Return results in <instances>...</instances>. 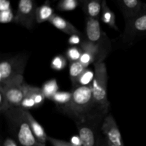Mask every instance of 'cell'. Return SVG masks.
Returning <instances> with one entry per match:
<instances>
[{
  "label": "cell",
  "mask_w": 146,
  "mask_h": 146,
  "mask_svg": "<svg viewBox=\"0 0 146 146\" xmlns=\"http://www.w3.org/2000/svg\"><path fill=\"white\" fill-rule=\"evenodd\" d=\"M71 94L72 96L69 103L59 108L74 118L75 122L82 121L93 114L100 113L94 104L91 86L75 87Z\"/></svg>",
  "instance_id": "1"
},
{
  "label": "cell",
  "mask_w": 146,
  "mask_h": 146,
  "mask_svg": "<svg viewBox=\"0 0 146 146\" xmlns=\"http://www.w3.org/2000/svg\"><path fill=\"white\" fill-rule=\"evenodd\" d=\"M94 81L91 84L93 97L97 111L101 114L108 113L109 108V101L107 96V84H108V74L106 66L103 62L94 64Z\"/></svg>",
  "instance_id": "2"
},
{
  "label": "cell",
  "mask_w": 146,
  "mask_h": 146,
  "mask_svg": "<svg viewBox=\"0 0 146 146\" xmlns=\"http://www.w3.org/2000/svg\"><path fill=\"white\" fill-rule=\"evenodd\" d=\"M104 115L101 113H95L82 121L76 122L78 136L83 146H101L104 138L101 136V126Z\"/></svg>",
  "instance_id": "3"
},
{
  "label": "cell",
  "mask_w": 146,
  "mask_h": 146,
  "mask_svg": "<svg viewBox=\"0 0 146 146\" xmlns=\"http://www.w3.org/2000/svg\"><path fill=\"white\" fill-rule=\"evenodd\" d=\"M9 119L17 127V138L21 146H46L39 143L31 131L29 125L24 118L22 109L12 108L6 113Z\"/></svg>",
  "instance_id": "4"
},
{
  "label": "cell",
  "mask_w": 146,
  "mask_h": 146,
  "mask_svg": "<svg viewBox=\"0 0 146 146\" xmlns=\"http://www.w3.org/2000/svg\"><path fill=\"white\" fill-rule=\"evenodd\" d=\"M27 57L17 56L0 63V85H4L18 76H23Z\"/></svg>",
  "instance_id": "5"
},
{
  "label": "cell",
  "mask_w": 146,
  "mask_h": 146,
  "mask_svg": "<svg viewBox=\"0 0 146 146\" xmlns=\"http://www.w3.org/2000/svg\"><path fill=\"white\" fill-rule=\"evenodd\" d=\"M25 85L23 76L17 77L4 85H0V91L4 94L11 108L20 107L25 96Z\"/></svg>",
  "instance_id": "6"
},
{
  "label": "cell",
  "mask_w": 146,
  "mask_h": 146,
  "mask_svg": "<svg viewBox=\"0 0 146 146\" xmlns=\"http://www.w3.org/2000/svg\"><path fill=\"white\" fill-rule=\"evenodd\" d=\"M146 34V4L144 3L142 10L137 17L125 22L123 33V41L132 43L135 38Z\"/></svg>",
  "instance_id": "7"
},
{
  "label": "cell",
  "mask_w": 146,
  "mask_h": 146,
  "mask_svg": "<svg viewBox=\"0 0 146 146\" xmlns=\"http://www.w3.org/2000/svg\"><path fill=\"white\" fill-rule=\"evenodd\" d=\"M104 42L101 44H95L89 42L86 39L83 40L80 45V48L82 50V54L79 61L86 67L92 63L103 62V60L106 56L108 50H106L103 47Z\"/></svg>",
  "instance_id": "8"
},
{
  "label": "cell",
  "mask_w": 146,
  "mask_h": 146,
  "mask_svg": "<svg viewBox=\"0 0 146 146\" xmlns=\"http://www.w3.org/2000/svg\"><path fill=\"white\" fill-rule=\"evenodd\" d=\"M36 7L35 2L32 0H21L19 2L17 13L14 16V23L28 29L34 27L36 21Z\"/></svg>",
  "instance_id": "9"
},
{
  "label": "cell",
  "mask_w": 146,
  "mask_h": 146,
  "mask_svg": "<svg viewBox=\"0 0 146 146\" xmlns=\"http://www.w3.org/2000/svg\"><path fill=\"white\" fill-rule=\"evenodd\" d=\"M101 132L104 138L111 144L116 146H124L116 121L111 114H107L104 117Z\"/></svg>",
  "instance_id": "10"
},
{
  "label": "cell",
  "mask_w": 146,
  "mask_h": 146,
  "mask_svg": "<svg viewBox=\"0 0 146 146\" xmlns=\"http://www.w3.org/2000/svg\"><path fill=\"white\" fill-rule=\"evenodd\" d=\"M86 39L95 44H101L104 42V33L101 31V26L98 19L86 17Z\"/></svg>",
  "instance_id": "11"
},
{
  "label": "cell",
  "mask_w": 146,
  "mask_h": 146,
  "mask_svg": "<svg viewBox=\"0 0 146 146\" xmlns=\"http://www.w3.org/2000/svg\"><path fill=\"white\" fill-rule=\"evenodd\" d=\"M143 4L138 0H121L118 1V5L126 21L135 18L142 10Z\"/></svg>",
  "instance_id": "12"
},
{
  "label": "cell",
  "mask_w": 146,
  "mask_h": 146,
  "mask_svg": "<svg viewBox=\"0 0 146 146\" xmlns=\"http://www.w3.org/2000/svg\"><path fill=\"white\" fill-rule=\"evenodd\" d=\"M22 113L24 118L29 125L31 131L34 133V136L36 138L38 142L42 145H46V141H48V136L47 135L46 131H44V128L41 126V124L37 122L36 120L32 116V115L30 113V112H29V111L22 109Z\"/></svg>",
  "instance_id": "13"
},
{
  "label": "cell",
  "mask_w": 146,
  "mask_h": 146,
  "mask_svg": "<svg viewBox=\"0 0 146 146\" xmlns=\"http://www.w3.org/2000/svg\"><path fill=\"white\" fill-rule=\"evenodd\" d=\"M48 22L52 24L56 28L58 29V30L63 31L64 33L69 36L81 35V33L77 29L76 27H74L69 21L64 19V18H62L60 16L56 15V14H54L50 19Z\"/></svg>",
  "instance_id": "14"
},
{
  "label": "cell",
  "mask_w": 146,
  "mask_h": 146,
  "mask_svg": "<svg viewBox=\"0 0 146 146\" xmlns=\"http://www.w3.org/2000/svg\"><path fill=\"white\" fill-rule=\"evenodd\" d=\"M102 1L99 0H84L81 1V6L86 17L98 19L101 15Z\"/></svg>",
  "instance_id": "15"
},
{
  "label": "cell",
  "mask_w": 146,
  "mask_h": 146,
  "mask_svg": "<svg viewBox=\"0 0 146 146\" xmlns=\"http://www.w3.org/2000/svg\"><path fill=\"white\" fill-rule=\"evenodd\" d=\"M25 96L32 99L35 102L37 108L41 106L44 104V100L46 98L41 88L31 86L27 84L25 85Z\"/></svg>",
  "instance_id": "16"
},
{
  "label": "cell",
  "mask_w": 146,
  "mask_h": 146,
  "mask_svg": "<svg viewBox=\"0 0 146 146\" xmlns=\"http://www.w3.org/2000/svg\"><path fill=\"white\" fill-rule=\"evenodd\" d=\"M101 21L104 23V24H107L113 29L114 30L118 31V29L116 25V22H115V16L113 11L108 7L107 5V3L106 1H103L102 2V11H101Z\"/></svg>",
  "instance_id": "17"
},
{
  "label": "cell",
  "mask_w": 146,
  "mask_h": 146,
  "mask_svg": "<svg viewBox=\"0 0 146 146\" xmlns=\"http://www.w3.org/2000/svg\"><path fill=\"white\" fill-rule=\"evenodd\" d=\"M54 14H55L52 7L48 3H45L36 8V21L38 24H41L46 21H48Z\"/></svg>",
  "instance_id": "18"
},
{
  "label": "cell",
  "mask_w": 146,
  "mask_h": 146,
  "mask_svg": "<svg viewBox=\"0 0 146 146\" xmlns=\"http://www.w3.org/2000/svg\"><path fill=\"white\" fill-rule=\"evenodd\" d=\"M86 68L79 61L71 63L69 66V76L74 88L77 87L78 78Z\"/></svg>",
  "instance_id": "19"
},
{
  "label": "cell",
  "mask_w": 146,
  "mask_h": 146,
  "mask_svg": "<svg viewBox=\"0 0 146 146\" xmlns=\"http://www.w3.org/2000/svg\"><path fill=\"white\" fill-rule=\"evenodd\" d=\"M41 89L46 98L51 100L52 97L58 91L57 81L55 79L49 80L43 85Z\"/></svg>",
  "instance_id": "20"
},
{
  "label": "cell",
  "mask_w": 146,
  "mask_h": 146,
  "mask_svg": "<svg viewBox=\"0 0 146 146\" xmlns=\"http://www.w3.org/2000/svg\"><path fill=\"white\" fill-rule=\"evenodd\" d=\"M72 94L71 92H66V91H58L51 98V101L57 104L58 108L65 106L71 101Z\"/></svg>",
  "instance_id": "21"
},
{
  "label": "cell",
  "mask_w": 146,
  "mask_h": 146,
  "mask_svg": "<svg viewBox=\"0 0 146 146\" xmlns=\"http://www.w3.org/2000/svg\"><path fill=\"white\" fill-rule=\"evenodd\" d=\"M94 76H95V72L90 68H87L78 78V82H77V86H91L94 81Z\"/></svg>",
  "instance_id": "22"
},
{
  "label": "cell",
  "mask_w": 146,
  "mask_h": 146,
  "mask_svg": "<svg viewBox=\"0 0 146 146\" xmlns=\"http://www.w3.org/2000/svg\"><path fill=\"white\" fill-rule=\"evenodd\" d=\"M78 5L76 0H62L57 4V9L59 11H69L75 9Z\"/></svg>",
  "instance_id": "23"
},
{
  "label": "cell",
  "mask_w": 146,
  "mask_h": 146,
  "mask_svg": "<svg viewBox=\"0 0 146 146\" xmlns=\"http://www.w3.org/2000/svg\"><path fill=\"white\" fill-rule=\"evenodd\" d=\"M66 59L62 55H57L53 58L51 61V67L56 71H61L66 66Z\"/></svg>",
  "instance_id": "24"
},
{
  "label": "cell",
  "mask_w": 146,
  "mask_h": 146,
  "mask_svg": "<svg viewBox=\"0 0 146 146\" xmlns=\"http://www.w3.org/2000/svg\"><path fill=\"white\" fill-rule=\"evenodd\" d=\"M82 54V50L81 48L77 46H71L67 49L66 55L67 58L71 62L78 61Z\"/></svg>",
  "instance_id": "25"
},
{
  "label": "cell",
  "mask_w": 146,
  "mask_h": 146,
  "mask_svg": "<svg viewBox=\"0 0 146 146\" xmlns=\"http://www.w3.org/2000/svg\"><path fill=\"white\" fill-rule=\"evenodd\" d=\"M11 108H12L9 104L6 96L3 94L2 91H0V111H1V113H6Z\"/></svg>",
  "instance_id": "26"
},
{
  "label": "cell",
  "mask_w": 146,
  "mask_h": 146,
  "mask_svg": "<svg viewBox=\"0 0 146 146\" xmlns=\"http://www.w3.org/2000/svg\"><path fill=\"white\" fill-rule=\"evenodd\" d=\"M14 20V16L12 13V9L2 11L0 13V21L2 24L9 23Z\"/></svg>",
  "instance_id": "27"
},
{
  "label": "cell",
  "mask_w": 146,
  "mask_h": 146,
  "mask_svg": "<svg viewBox=\"0 0 146 146\" xmlns=\"http://www.w3.org/2000/svg\"><path fill=\"white\" fill-rule=\"evenodd\" d=\"M48 141L52 146H72L69 142L62 141V140L56 139L52 137H48Z\"/></svg>",
  "instance_id": "28"
},
{
  "label": "cell",
  "mask_w": 146,
  "mask_h": 146,
  "mask_svg": "<svg viewBox=\"0 0 146 146\" xmlns=\"http://www.w3.org/2000/svg\"><path fill=\"white\" fill-rule=\"evenodd\" d=\"M82 39L81 38V35H72L70 36V38H68V44L70 45H81L82 43Z\"/></svg>",
  "instance_id": "29"
},
{
  "label": "cell",
  "mask_w": 146,
  "mask_h": 146,
  "mask_svg": "<svg viewBox=\"0 0 146 146\" xmlns=\"http://www.w3.org/2000/svg\"><path fill=\"white\" fill-rule=\"evenodd\" d=\"M70 143L72 146H83L81 138L78 135H73L70 140Z\"/></svg>",
  "instance_id": "30"
},
{
  "label": "cell",
  "mask_w": 146,
  "mask_h": 146,
  "mask_svg": "<svg viewBox=\"0 0 146 146\" xmlns=\"http://www.w3.org/2000/svg\"><path fill=\"white\" fill-rule=\"evenodd\" d=\"M9 9H11L9 1L1 0V1H0V11H7Z\"/></svg>",
  "instance_id": "31"
},
{
  "label": "cell",
  "mask_w": 146,
  "mask_h": 146,
  "mask_svg": "<svg viewBox=\"0 0 146 146\" xmlns=\"http://www.w3.org/2000/svg\"><path fill=\"white\" fill-rule=\"evenodd\" d=\"M3 146H17V144L14 141L10 138H7L5 141H4Z\"/></svg>",
  "instance_id": "32"
},
{
  "label": "cell",
  "mask_w": 146,
  "mask_h": 146,
  "mask_svg": "<svg viewBox=\"0 0 146 146\" xmlns=\"http://www.w3.org/2000/svg\"><path fill=\"white\" fill-rule=\"evenodd\" d=\"M101 146H116V145H113V144H111V143L108 142V141H107V140L104 137L102 141H101Z\"/></svg>",
  "instance_id": "33"
}]
</instances>
